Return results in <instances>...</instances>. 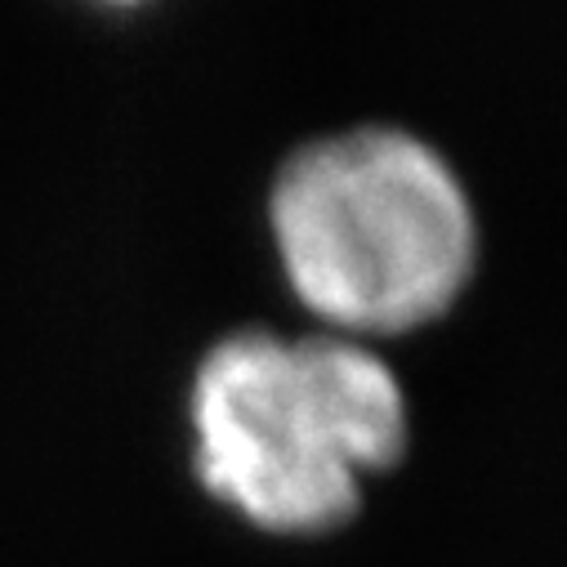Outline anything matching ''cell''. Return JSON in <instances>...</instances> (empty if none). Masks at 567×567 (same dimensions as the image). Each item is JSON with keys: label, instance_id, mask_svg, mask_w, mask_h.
Here are the masks:
<instances>
[{"label": "cell", "instance_id": "1", "mask_svg": "<svg viewBox=\"0 0 567 567\" xmlns=\"http://www.w3.org/2000/svg\"><path fill=\"white\" fill-rule=\"evenodd\" d=\"M188 465L268 536L349 527L411 447V402L375 344L336 331L233 327L188 375Z\"/></svg>", "mask_w": 567, "mask_h": 567}, {"label": "cell", "instance_id": "2", "mask_svg": "<svg viewBox=\"0 0 567 567\" xmlns=\"http://www.w3.org/2000/svg\"><path fill=\"white\" fill-rule=\"evenodd\" d=\"M291 296L322 331H420L470 291L483 233L461 171L424 134L340 125L281 157L264 202Z\"/></svg>", "mask_w": 567, "mask_h": 567}]
</instances>
